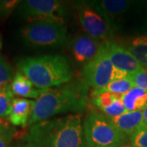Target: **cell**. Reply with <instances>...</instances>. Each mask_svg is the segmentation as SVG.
I'll return each instance as SVG.
<instances>
[{"instance_id": "cell-26", "label": "cell", "mask_w": 147, "mask_h": 147, "mask_svg": "<svg viewBox=\"0 0 147 147\" xmlns=\"http://www.w3.org/2000/svg\"><path fill=\"white\" fill-rule=\"evenodd\" d=\"M9 123L10 122H9V120L7 119V118H1L0 117V127L4 126V125L7 124V123Z\"/></svg>"}, {"instance_id": "cell-1", "label": "cell", "mask_w": 147, "mask_h": 147, "mask_svg": "<svg viewBox=\"0 0 147 147\" xmlns=\"http://www.w3.org/2000/svg\"><path fill=\"white\" fill-rule=\"evenodd\" d=\"M84 129L80 114L50 119L30 126L22 147H83Z\"/></svg>"}, {"instance_id": "cell-23", "label": "cell", "mask_w": 147, "mask_h": 147, "mask_svg": "<svg viewBox=\"0 0 147 147\" xmlns=\"http://www.w3.org/2000/svg\"><path fill=\"white\" fill-rule=\"evenodd\" d=\"M21 1L19 0H3L0 1V20L10 16L13 11L18 7Z\"/></svg>"}, {"instance_id": "cell-7", "label": "cell", "mask_w": 147, "mask_h": 147, "mask_svg": "<svg viewBox=\"0 0 147 147\" xmlns=\"http://www.w3.org/2000/svg\"><path fill=\"white\" fill-rule=\"evenodd\" d=\"M115 68L110 61L106 42H103L96 56L82 69V79L87 87L100 89L114 80Z\"/></svg>"}, {"instance_id": "cell-9", "label": "cell", "mask_w": 147, "mask_h": 147, "mask_svg": "<svg viewBox=\"0 0 147 147\" xmlns=\"http://www.w3.org/2000/svg\"><path fill=\"white\" fill-rule=\"evenodd\" d=\"M105 42L109 57L115 68L125 72L128 75L142 71L145 69L127 47L111 40Z\"/></svg>"}, {"instance_id": "cell-4", "label": "cell", "mask_w": 147, "mask_h": 147, "mask_svg": "<svg viewBox=\"0 0 147 147\" xmlns=\"http://www.w3.org/2000/svg\"><path fill=\"white\" fill-rule=\"evenodd\" d=\"M83 129L86 147H123L127 140L110 117L102 113L91 112L84 121Z\"/></svg>"}, {"instance_id": "cell-27", "label": "cell", "mask_w": 147, "mask_h": 147, "mask_svg": "<svg viewBox=\"0 0 147 147\" xmlns=\"http://www.w3.org/2000/svg\"><path fill=\"white\" fill-rule=\"evenodd\" d=\"M2 46H3V41H2V36H1V34H0V50L2 48Z\"/></svg>"}, {"instance_id": "cell-24", "label": "cell", "mask_w": 147, "mask_h": 147, "mask_svg": "<svg viewBox=\"0 0 147 147\" xmlns=\"http://www.w3.org/2000/svg\"><path fill=\"white\" fill-rule=\"evenodd\" d=\"M128 77L134 84V87L147 91V70L145 69L142 71L129 75Z\"/></svg>"}, {"instance_id": "cell-10", "label": "cell", "mask_w": 147, "mask_h": 147, "mask_svg": "<svg viewBox=\"0 0 147 147\" xmlns=\"http://www.w3.org/2000/svg\"><path fill=\"white\" fill-rule=\"evenodd\" d=\"M102 42L87 34L78 35L72 42V54L74 60L85 65L96 56Z\"/></svg>"}, {"instance_id": "cell-28", "label": "cell", "mask_w": 147, "mask_h": 147, "mask_svg": "<svg viewBox=\"0 0 147 147\" xmlns=\"http://www.w3.org/2000/svg\"><path fill=\"white\" fill-rule=\"evenodd\" d=\"M9 147H13V146H9Z\"/></svg>"}, {"instance_id": "cell-12", "label": "cell", "mask_w": 147, "mask_h": 147, "mask_svg": "<svg viewBox=\"0 0 147 147\" xmlns=\"http://www.w3.org/2000/svg\"><path fill=\"white\" fill-rule=\"evenodd\" d=\"M116 127L129 139L130 137L143 126L142 111L127 112L122 115L110 118Z\"/></svg>"}, {"instance_id": "cell-14", "label": "cell", "mask_w": 147, "mask_h": 147, "mask_svg": "<svg viewBox=\"0 0 147 147\" xmlns=\"http://www.w3.org/2000/svg\"><path fill=\"white\" fill-rule=\"evenodd\" d=\"M121 100L127 112L143 111L147 106V91L134 87L121 96Z\"/></svg>"}, {"instance_id": "cell-18", "label": "cell", "mask_w": 147, "mask_h": 147, "mask_svg": "<svg viewBox=\"0 0 147 147\" xmlns=\"http://www.w3.org/2000/svg\"><path fill=\"white\" fill-rule=\"evenodd\" d=\"M14 78V73L11 65L4 58L0 56V88L9 85Z\"/></svg>"}, {"instance_id": "cell-3", "label": "cell", "mask_w": 147, "mask_h": 147, "mask_svg": "<svg viewBox=\"0 0 147 147\" xmlns=\"http://www.w3.org/2000/svg\"><path fill=\"white\" fill-rule=\"evenodd\" d=\"M17 67L39 89L61 86L69 82L73 76L67 60L57 54L23 58Z\"/></svg>"}, {"instance_id": "cell-20", "label": "cell", "mask_w": 147, "mask_h": 147, "mask_svg": "<svg viewBox=\"0 0 147 147\" xmlns=\"http://www.w3.org/2000/svg\"><path fill=\"white\" fill-rule=\"evenodd\" d=\"M117 96H119L112 94L110 92H103L96 96H94L92 102L93 103V105H96L97 108H99L103 112L115 101Z\"/></svg>"}, {"instance_id": "cell-19", "label": "cell", "mask_w": 147, "mask_h": 147, "mask_svg": "<svg viewBox=\"0 0 147 147\" xmlns=\"http://www.w3.org/2000/svg\"><path fill=\"white\" fill-rule=\"evenodd\" d=\"M18 135L15 127L7 123L0 127V147H9L12 141Z\"/></svg>"}, {"instance_id": "cell-13", "label": "cell", "mask_w": 147, "mask_h": 147, "mask_svg": "<svg viewBox=\"0 0 147 147\" xmlns=\"http://www.w3.org/2000/svg\"><path fill=\"white\" fill-rule=\"evenodd\" d=\"M10 89L14 96L36 99L43 90L37 88L31 81L20 71H17L15 74L14 78L10 84Z\"/></svg>"}, {"instance_id": "cell-8", "label": "cell", "mask_w": 147, "mask_h": 147, "mask_svg": "<svg viewBox=\"0 0 147 147\" xmlns=\"http://www.w3.org/2000/svg\"><path fill=\"white\" fill-rule=\"evenodd\" d=\"M79 23L87 34L102 42L114 36L109 21L100 7L92 2H79L76 4Z\"/></svg>"}, {"instance_id": "cell-6", "label": "cell", "mask_w": 147, "mask_h": 147, "mask_svg": "<svg viewBox=\"0 0 147 147\" xmlns=\"http://www.w3.org/2000/svg\"><path fill=\"white\" fill-rule=\"evenodd\" d=\"M17 13L27 23L38 21L65 23L67 7L59 0H26L21 1Z\"/></svg>"}, {"instance_id": "cell-25", "label": "cell", "mask_w": 147, "mask_h": 147, "mask_svg": "<svg viewBox=\"0 0 147 147\" xmlns=\"http://www.w3.org/2000/svg\"><path fill=\"white\" fill-rule=\"evenodd\" d=\"M142 114H143V126L147 127V106L142 111Z\"/></svg>"}, {"instance_id": "cell-21", "label": "cell", "mask_w": 147, "mask_h": 147, "mask_svg": "<svg viewBox=\"0 0 147 147\" xmlns=\"http://www.w3.org/2000/svg\"><path fill=\"white\" fill-rule=\"evenodd\" d=\"M131 147H147V127L142 126L130 138Z\"/></svg>"}, {"instance_id": "cell-22", "label": "cell", "mask_w": 147, "mask_h": 147, "mask_svg": "<svg viewBox=\"0 0 147 147\" xmlns=\"http://www.w3.org/2000/svg\"><path fill=\"white\" fill-rule=\"evenodd\" d=\"M127 112V111L125 109L124 105L122 102V100H121V96H119L116 97L115 101L107 109H105L103 111V114H105V115L109 116L110 118H114V117L122 115Z\"/></svg>"}, {"instance_id": "cell-2", "label": "cell", "mask_w": 147, "mask_h": 147, "mask_svg": "<svg viewBox=\"0 0 147 147\" xmlns=\"http://www.w3.org/2000/svg\"><path fill=\"white\" fill-rule=\"evenodd\" d=\"M86 85L69 84L57 88L43 89L40 96L34 100L28 126L50 119L59 114L73 112L80 114L86 109Z\"/></svg>"}, {"instance_id": "cell-15", "label": "cell", "mask_w": 147, "mask_h": 147, "mask_svg": "<svg viewBox=\"0 0 147 147\" xmlns=\"http://www.w3.org/2000/svg\"><path fill=\"white\" fill-rule=\"evenodd\" d=\"M143 68L147 69V34L132 38L127 47Z\"/></svg>"}, {"instance_id": "cell-17", "label": "cell", "mask_w": 147, "mask_h": 147, "mask_svg": "<svg viewBox=\"0 0 147 147\" xmlns=\"http://www.w3.org/2000/svg\"><path fill=\"white\" fill-rule=\"evenodd\" d=\"M14 95L10 89V84L0 88V117L7 118L11 110Z\"/></svg>"}, {"instance_id": "cell-11", "label": "cell", "mask_w": 147, "mask_h": 147, "mask_svg": "<svg viewBox=\"0 0 147 147\" xmlns=\"http://www.w3.org/2000/svg\"><path fill=\"white\" fill-rule=\"evenodd\" d=\"M34 106V100L24 98H14L8 120L14 126L25 128L28 126L32 111Z\"/></svg>"}, {"instance_id": "cell-5", "label": "cell", "mask_w": 147, "mask_h": 147, "mask_svg": "<svg viewBox=\"0 0 147 147\" xmlns=\"http://www.w3.org/2000/svg\"><path fill=\"white\" fill-rule=\"evenodd\" d=\"M20 38L31 47H60L67 39V28L61 22L33 21L20 30Z\"/></svg>"}, {"instance_id": "cell-16", "label": "cell", "mask_w": 147, "mask_h": 147, "mask_svg": "<svg viewBox=\"0 0 147 147\" xmlns=\"http://www.w3.org/2000/svg\"><path fill=\"white\" fill-rule=\"evenodd\" d=\"M132 88H134V84L131 82L129 77H127L124 79L113 80L103 88L94 90L92 92V96L94 97L103 92H110L117 96H123L129 90H131Z\"/></svg>"}]
</instances>
